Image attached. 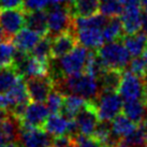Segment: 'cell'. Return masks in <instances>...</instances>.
<instances>
[{
	"instance_id": "obj_1",
	"label": "cell",
	"mask_w": 147,
	"mask_h": 147,
	"mask_svg": "<svg viewBox=\"0 0 147 147\" xmlns=\"http://www.w3.org/2000/svg\"><path fill=\"white\" fill-rule=\"evenodd\" d=\"M53 82L54 88L59 90L65 96L73 94L83 97L86 100L94 101L101 92L98 78L86 72L65 76Z\"/></svg>"
},
{
	"instance_id": "obj_2",
	"label": "cell",
	"mask_w": 147,
	"mask_h": 147,
	"mask_svg": "<svg viewBox=\"0 0 147 147\" xmlns=\"http://www.w3.org/2000/svg\"><path fill=\"white\" fill-rule=\"evenodd\" d=\"M89 52L85 46L76 45L70 53L58 58L57 62H49V75L53 81L58 78L82 73L85 70Z\"/></svg>"
},
{
	"instance_id": "obj_3",
	"label": "cell",
	"mask_w": 147,
	"mask_h": 147,
	"mask_svg": "<svg viewBox=\"0 0 147 147\" xmlns=\"http://www.w3.org/2000/svg\"><path fill=\"white\" fill-rule=\"evenodd\" d=\"M73 20L69 3L51 4L47 11V36L53 39L60 33L73 29Z\"/></svg>"
},
{
	"instance_id": "obj_4",
	"label": "cell",
	"mask_w": 147,
	"mask_h": 147,
	"mask_svg": "<svg viewBox=\"0 0 147 147\" xmlns=\"http://www.w3.org/2000/svg\"><path fill=\"white\" fill-rule=\"evenodd\" d=\"M97 52L106 68L123 70L129 65L131 55L123 43L118 41L107 42L100 46Z\"/></svg>"
},
{
	"instance_id": "obj_5",
	"label": "cell",
	"mask_w": 147,
	"mask_h": 147,
	"mask_svg": "<svg viewBox=\"0 0 147 147\" xmlns=\"http://www.w3.org/2000/svg\"><path fill=\"white\" fill-rule=\"evenodd\" d=\"M123 101L117 91H101L98 102H96L99 119L102 121H112L123 111Z\"/></svg>"
},
{
	"instance_id": "obj_6",
	"label": "cell",
	"mask_w": 147,
	"mask_h": 147,
	"mask_svg": "<svg viewBox=\"0 0 147 147\" xmlns=\"http://www.w3.org/2000/svg\"><path fill=\"white\" fill-rule=\"evenodd\" d=\"M26 25V12L23 8L2 9L0 12V27L12 42L14 36Z\"/></svg>"
},
{
	"instance_id": "obj_7",
	"label": "cell",
	"mask_w": 147,
	"mask_h": 147,
	"mask_svg": "<svg viewBox=\"0 0 147 147\" xmlns=\"http://www.w3.org/2000/svg\"><path fill=\"white\" fill-rule=\"evenodd\" d=\"M74 120L76 121L80 133L86 136H92L99 123V115L96 101L87 100L83 109L78 113Z\"/></svg>"
},
{
	"instance_id": "obj_8",
	"label": "cell",
	"mask_w": 147,
	"mask_h": 147,
	"mask_svg": "<svg viewBox=\"0 0 147 147\" xmlns=\"http://www.w3.org/2000/svg\"><path fill=\"white\" fill-rule=\"evenodd\" d=\"M144 89H145V86H144L143 80L128 70L126 72H123L117 92L123 101H129V100L143 98Z\"/></svg>"
},
{
	"instance_id": "obj_9",
	"label": "cell",
	"mask_w": 147,
	"mask_h": 147,
	"mask_svg": "<svg viewBox=\"0 0 147 147\" xmlns=\"http://www.w3.org/2000/svg\"><path fill=\"white\" fill-rule=\"evenodd\" d=\"M30 101L46 102V99L54 89V82L51 75L25 78Z\"/></svg>"
},
{
	"instance_id": "obj_10",
	"label": "cell",
	"mask_w": 147,
	"mask_h": 147,
	"mask_svg": "<svg viewBox=\"0 0 147 147\" xmlns=\"http://www.w3.org/2000/svg\"><path fill=\"white\" fill-rule=\"evenodd\" d=\"M49 111L42 102H29L24 116L20 120L21 128H43Z\"/></svg>"
},
{
	"instance_id": "obj_11",
	"label": "cell",
	"mask_w": 147,
	"mask_h": 147,
	"mask_svg": "<svg viewBox=\"0 0 147 147\" xmlns=\"http://www.w3.org/2000/svg\"><path fill=\"white\" fill-rule=\"evenodd\" d=\"M21 147H52L53 138L43 128H21Z\"/></svg>"
},
{
	"instance_id": "obj_12",
	"label": "cell",
	"mask_w": 147,
	"mask_h": 147,
	"mask_svg": "<svg viewBox=\"0 0 147 147\" xmlns=\"http://www.w3.org/2000/svg\"><path fill=\"white\" fill-rule=\"evenodd\" d=\"M78 41L75 31L70 29L68 31L58 34L57 37L52 39V49L51 57L52 59H58L70 53L78 45Z\"/></svg>"
},
{
	"instance_id": "obj_13",
	"label": "cell",
	"mask_w": 147,
	"mask_h": 147,
	"mask_svg": "<svg viewBox=\"0 0 147 147\" xmlns=\"http://www.w3.org/2000/svg\"><path fill=\"white\" fill-rule=\"evenodd\" d=\"M142 7H126L123 9L120 20L126 34H132L141 31L143 26Z\"/></svg>"
},
{
	"instance_id": "obj_14",
	"label": "cell",
	"mask_w": 147,
	"mask_h": 147,
	"mask_svg": "<svg viewBox=\"0 0 147 147\" xmlns=\"http://www.w3.org/2000/svg\"><path fill=\"white\" fill-rule=\"evenodd\" d=\"M75 34L78 43L86 49H98L104 43L102 29L98 28H80L75 29Z\"/></svg>"
},
{
	"instance_id": "obj_15",
	"label": "cell",
	"mask_w": 147,
	"mask_h": 147,
	"mask_svg": "<svg viewBox=\"0 0 147 147\" xmlns=\"http://www.w3.org/2000/svg\"><path fill=\"white\" fill-rule=\"evenodd\" d=\"M22 78H38V76H46L49 75V63L41 61L40 59L33 57L32 55H29L27 60L17 70Z\"/></svg>"
},
{
	"instance_id": "obj_16",
	"label": "cell",
	"mask_w": 147,
	"mask_h": 147,
	"mask_svg": "<svg viewBox=\"0 0 147 147\" xmlns=\"http://www.w3.org/2000/svg\"><path fill=\"white\" fill-rule=\"evenodd\" d=\"M21 134V123L11 113L8 118L0 125V145L12 143L20 140Z\"/></svg>"
},
{
	"instance_id": "obj_17",
	"label": "cell",
	"mask_w": 147,
	"mask_h": 147,
	"mask_svg": "<svg viewBox=\"0 0 147 147\" xmlns=\"http://www.w3.org/2000/svg\"><path fill=\"white\" fill-rule=\"evenodd\" d=\"M41 38L42 36H40L38 32L29 28H25L14 36L12 43L15 46V49L30 54Z\"/></svg>"
},
{
	"instance_id": "obj_18",
	"label": "cell",
	"mask_w": 147,
	"mask_h": 147,
	"mask_svg": "<svg viewBox=\"0 0 147 147\" xmlns=\"http://www.w3.org/2000/svg\"><path fill=\"white\" fill-rule=\"evenodd\" d=\"M27 28L38 32L40 36L44 37L49 33L47 27V11L38 10L26 13V25Z\"/></svg>"
},
{
	"instance_id": "obj_19",
	"label": "cell",
	"mask_w": 147,
	"mask_h": 147,
	"mask_svg": "<svg viewBox=\"0 0 147 147\" xmlns=\"http://www.w3.org/2000/svg\"><path fill=\"white\" fill-rule=\"evenodd\" d=\"M123 114H125L135 123H141L145 120L147 114V105L142 99L123 101Z\"/></svg>"
},
{
	"instance_id": "obj_20",
	"label": "cell",
	"mask_w": 147,
	"mask_h": 147,
	"mask_svg": "<svg viewBox=\"0 0 147 147\" xmlns=\"http://www.w3.org/2000/svg\"><path fill=\"white\" fill-rule=\"evenodd\" d=\"M123 45L129 51L132 57L142 56L147 45V34L144 31H139L132 34H126L121 38Z\"/></svg>"
},
{
	"instance_id": "obj_21",
	"label": "cell",
	"mask_w": 147,
	"mask_h": 147,
	"mask_svg": "<svg viewBox=\"0 0 147 147\" xmlns=\"http://www.w3.org/2000/svg\"><path fill=\"white\" fill-rule=\"evenodd\" d=\"M69 120L70 119L65 117L61 113L51 114L49 115V117L45 120L43 129L52 136H59V135L68 134Z\"/></svg>"
},
{
	"instance_id": "obj_22",
	"label": "cell",
	"mask_w": 147,
	"mask_h": 147,
	"mask_svg": "<svg viewBox=\"0 0 147 147\" xmlns=\"http://www.w3.org/2000/svg\"><path fill=\"white\" fill-rule=\"evenodd\" d=\"M123 74V70L107 68L98 78L101 91H118Z\"/></svg>"
},
{
	"instance_id": "obj_23",
	"label": "cell",
	"mask_w": 147,
	"mask_h": 147,
	"mask_svg": "<svg viewBox=\"0 0 147 147\" xmlns=\"http://www.w3.org/2000/svg\"><path fill=\"white\" fill-rule=\"evenodd\" d=\"M112 133L119 140L126 138L133 130L138 128V123L128 118L125 114H118L112 120Z\"/></svg>"
},
{
	"instance_id": "obj_24",
	"label": "cell",
	"mask_w": 147,
	"mask_h": 147,
	"mask_svg": "<svg viewBox=\"0 0 147 147\" xmlns=\"http://www.w3.org/2000/svg\"><path fill=\"white\" fill-rule=\"evenodd\" d=\"M69 5L73 17H88L99 11V0H75Z\"/></svg>"
},
{
	"instance_id": "obj_25",
	"label": "cell",
	"mask_w": 147,
	"mask_h": 147,
	"mask_svg": "<svg viewBox=\"0 0 147 147\" xmlns=\"http://www.w3.org/2000/svg\"><path fill=\"white\" fill-rule=\"evenodd\" d=\"M87 100L83 97H80L78 94H68L65 96L63 104H62L61 113L65 117L68 119H74L78 113L83 109V106L85 105Z\"/></svg>"
},
{
	"instance_id": "obj_26",
	"label": "cell",
	"mask_w": 147,
	"mask_h": 147,
	"mask_svg": "<svg viewBox=\"0 0 147 147\" xmlns=\"http://www.w3.org/2000/svg\"><path fill=\"white\" fill-rule=\"evenodd\" d=\"M22 76L13 65L0 69V94H7Z\"/></svg>"
},
{
	"instance_id": "obj_27",
	"label": "cell",
	"mask_w": 147,
	"mask_h": 147,
	"mask_svg": "<svg viewBox=\"0 0 147 147\" xmlns=\"http://www.w3.org/2000/svg\"><path fill=\"white\" fill-rule=\"evenodd\" d=\"M102 32L104 40L107 42L118 41L119 39H121L123 33L125 31H123V23H121V20L119 18V16L110 17L107 24L103 28Z\"/></svg>"
},
{
	"instance_id": "obj_28",
	"label": "cell",
	"mask_w": 147,
	"mask_h": 147,
	"mask_svg": "<svg viewBox=\"0 0 147 147\" xmlns=\"http://www.w3.org/2000/svg\"><path fill=\"white\" fill-rule=\"evenodd\" d=\"M107 69L104 65V62L102 61L101 57L99 56L98 52L96 51H91L88 54V58H87V62H86V67L84 72L92 75L94 78H99L102 73Z\"/></svg>"
},
{
	"instance_id": "obj_29",
	"label": "cell",
	"mask_w": 147,
	"mask_h": 147,
	"mask_svg": "<svg viewBox=\"0 0 147 147\" xmlns=\"http://www.w3.org/2000/svg\"><path fill=\"white\" fill-rule=\"evenodd\" d=\"M7 94L9 96V98L11 99L13 106L16 105V104H21V103L30 102V98H29L28 91H27L26 83H25V80L23 78L18 80V82L10 89V91L7 92Z\"/></svg>"
},
{
	"instance_id": "obj_30",
	"label": "cell",
	"mask_w": 147,
	"mask_h": 147,
	"mask_svg": "<svg viewBox=\"0 0 147 147\" xmlns=\"http://www.w3.org/2000/svg\"><path fill=\"white\" fill-rule=\"evenodd\" d=\"M51 49H52V38L49 36H44L40 39V41L38 42L37 45L33 47L30 55L40 59L41 61L49 63L51 59H52Z\"/></svg>"
},
{
	"instance_id": "obj_31",
	"label": "cell",
	"mask_w": 147,
	"mask_h": 147,
	"mask_svg": "<svg viewBox=\"0 0 147 147\" xmlns=\"http://www.w3.org/2000/svg\"><path fill=\"white\" fill-rule=\"evenodd\" d=\"M120 147H147L146 138L143 131L142 126L138 127L135 130H133L130 134H128L126 138L121 139Z\"/></svg>"
},
{
	"instance_id": "obj_32",
	"label": "cell",
	"mask_w": 147,
	"mask_h": 147,
	"mask_svg": "<svg viewBox=\"0 0 147 147\" xmlns=\"http://www.w3.org/2000/svg\"><path fill=\"white\" fill-rule=\"evenodd\" d=\"M123 9L120 0H99V11L107 17L120 16Z\"/></svg>"
},
{
	"instance_id": "obj_33",
	"label": "cell",
	"mask_w": 147,
	"mask_h": 147,
	"mask_svg": "<svg viewBox=\"0 0 147 147\" xmlns=\"http://www.w3.org/2000/svg\"><path fill=\"white\" fill-rule=\"evenodd\" d=\"M63 100H65V94L56 88H54L46 99V106L49 109V113L51 114L60 113L62 109V104H63Z\"/></svg>"
},
{
	"instance_id": "obj_34",
	"label": "cell",
	"mask_w": 147,
	"mask_h": 147,
	"mask_svg": "<svg viewBox=\"0 0 147 147\" xmlns=\"http://www.w3.org/2000/svg\"><path fill=\"white\" fill-rule=\"evenodd\" d=\"M15 46L12 42H1L0 43V69L12 65L13 54Z\"/></svg>"
},
{
	"instance_id": "obj_35",
	"label": "cell",
	"mask_w": 147,
	"mask_h": 147,
	"mask_svg": "<svg viewBox=\"0 0 147 147\" xmlns=\"http://www.w3.org/2000/svg\"><path fill=\"white\" fill-rule=\"evenodd\" d=\"M147 70V60L143 56L133 57L129 65V71L142 78Z\"/></svg>"
},
{
	"instance_id": "obj_36",
	"label": "cell",
	"mask_w": 147,
	"mask_h": 147,
	"mask_svg": "<svg viewBox=\"0 0 147 147\" xmlns=\"http://www.w3.org/2000/svg\"><path fill=\"white\" fill-rule=\"evenodd\" d=\"M49 0H24L22 8L25 12H32L38 10H43L47 7Z\"/></svg>"
},
{
	"instance_id": "obj_37",
	"label": "cell",
	"mask_w": 147,
	"mask_h": 147,
	"mask_svg": "<svg viewBox=\"0 0 147 147\" xmlns=\"http://www.w3.org/2000/svg\"><path fill=\"white\" fill-rule=\"evenodd\" d=\"M78 147H102L101 143L94 136H86L83 134H78L74 138Z\"/></svg>"
},
{
	"instance_id": "obj_38",
	"label": "cell",
	"mask_w": 147,
	"mask_h": 147,
	"mask_svg": "<svg viewBox=\"0 0 147 147\" xmlns=\"http://www.w3.org/2000/svg\"><path fill=\"white\" fill-rule=\"evenodd\" d=\"M24 0H0V9L22 8Z\"/></svg>"
},
{
	"instance_id": "obj_39",
	"label": "cell",
	"mask_w": 147,
	"mask_h": 147,
	"mask_svg": "<svg viewBox=\"0 0 147 147\" xmlns=\"http://www.w3.org/2000/svg\"><path fill=\"white\" fill-rule=\"evenodd\" d=\"M13 106V103L11 99L9 98L7 94H0V109H4V110H11Z\"/></svg>"
},
{
	"instance_id": "obj_40",
	"label": "cell",
	"mask_w": 147,
	"mask_h": 147,
	"mask_svg": "<svg viewBox=\"0 0 147 147\" xmlns=\"http://www.w3.org/2000/svg\"><path fill=\"white\" fill-rule=\"evenodd\" d=\"M9 115H10V111L4 110V109H0V125L8 118Z\"/></svg>"
},
{
	"instance_id": "obj_41",
	"label": "cell",
	"mask_w": 147,
	"mask_h": 147,
	"mask_svg": "<svg viewBox=\"0 0 147 147\" xmlns=\"http://www.w3.org/2000/svg\"><path fill=\"white\" fill-rule=\"evenodd\" d=\"M143 31L147 34V14L143 13V26H142Z\"/></svg>"
},
{
	"instance_id": "obj_42",
	"label": "cell",
	"mask_w": 147,
	"mask_h": 147,
	"mask_svg": "<svg viewBox=\"0 0 147 147\" xmlns=\"http://www.w3.org/2000/svg\"><path fill=\"white\" fill-rule=\"evenodd\" d=\"M0 147H21L20 144H16V142H12V143H5L0 145Z\"/></svg>"
},
{
	"instance_id": "obj_43",
	"label": "cell",
	"mask_w": 147,
	"mask_h": 147,
	"mask_svg": "<svg viewBox=\"0 0 147 147\" xmlns=\"http://www.w3.org/2000/svg\"><path fill=\"white\" fill-rule=\"evenodd\" d=\"M141 7H142L143 13L147 14V0H141Z\"/></svg>"
},
{
	"instance_id": "obj_44",
	"label": "cell",
	"mask_w": 147,
	"mask_h": 147,
	"mask_svg": "<svg viewBox=\"0 0 147 147\" xmlns=\"http://www.w3.org/2000/svg\"><path fill=\"white\" fill-rule=\"evenodd\" d=\"M67 2V0H49V3L51 4H62Z\"/></svg>"
},
{
	"instance_id": "obj_45",
	"label": "cell",
	"mask_w": 147,
	"mask_h": 147,
	"mask_svg": "<svg viewBox=\"0 0 147 147\" xmlns=\"http://www.w3.org/2000/svg\"><path fill=\"white\" fill-rule=\"evenodd\" d=\"M142 128H143V131L145 133V138H146V144H147V119L144 120L143 125H142Z\"/></svg>"
},
{
	"instance_id": "obj_46",
	"label": "cell",
	"mask_w": 147,
	"mask_h": 147,
	"mask_svg": "<svg viewBox=\"0 0 147 147\" xmlns=\"http://www.w3.org/2000/svg\"><path fill=\"white\" fill-rule=\"evenodd\" d=\"M142 80H143V83H144V85H145V87L147 88V70H146V72H145V74H144V76L142 78Z\"/></svg>"
},
{
	"instance_id": "obj_47",
	"label": "cell",
	"mask_w": 147,
	"mask_h": 147,
	"mask_svg": "<svg viewBox=\"0 0 147 147\" xmlns=\"http://www.w3.org/2000/svg\"><path fill=\"white\" fill-rule=\"evenodd\" d=\"M145 59L147 60V45H146V47H145V49H144V52H143V55H142Z\"/></svg>"
},
{
	"instance_id": "obj_48",
	"label": "cell",
	"mask_w": 147,
	"mask_h": 147,
	"mask_svg": "<svg viewBox=\"0 0 147 147\" xmlns=\"http://www.w3.org/2000/svg\"><path fill=\"white\" fill-rule=\"evenodd\" d=\"M68 147H78V144H76V142H75V140H74V142L71 145H69Z\"/></svg>"
}]
</instances>
